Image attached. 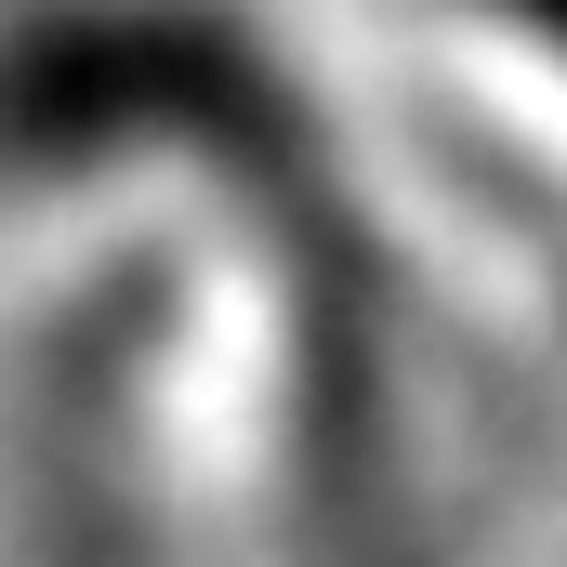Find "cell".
I'll return each instance as SVG.
<instances>
[{"instance_id": "cell-1", "label": "cell", "mask_w": 567, "mask_h": 567, "mask_svg": "<svg viewBox=\"0 0 567 567\" xmlns=\"http://www.w3.org/2000/svg\"><path fill=\"white\" fill-rule=\"evenodd\" d=\"M502 13H515V0H502ZM528 13H567V0H528Z\"/></svg>"}]
</instances>
